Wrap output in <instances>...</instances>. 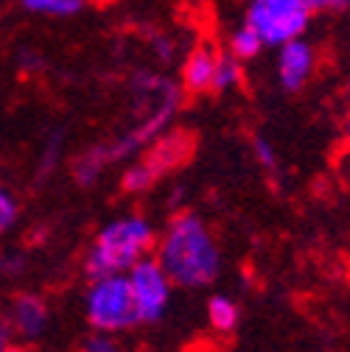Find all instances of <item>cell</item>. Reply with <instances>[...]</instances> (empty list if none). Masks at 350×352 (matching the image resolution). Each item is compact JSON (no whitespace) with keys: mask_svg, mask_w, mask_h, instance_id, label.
Masks as SVG:
<instances>
[{"mask_svg":"<svg viewBox=\"0 0 350 352\" xmlns=\"http://www.w3.org/2000/svg\"><path fill=\"white\" fill-rule=\"evenodd\" d=\"M154 257L174 288L199 291L222 274V246L196 212H174L157 235Z\"/></svg>","mask_w":350,"mask_h":352,"instance_id":"cell-1","label":"cell"},{"mask_svg":"<svg viewBox=\"0 0 350 352\" xmlns=\"http://www.w3.org/2000/svg\"><path fill=\"white\" fill-rule=\"evenodd\" d=\"M157 230L141 212H126L107 221L90 249L84 254V272L87 277H107V274H126L138 260L154 254Z\"/></svg>","mask_w":350,"mask_h":352,"instance_id":"cell-2","label":"cell"},{"mask_svg":"<svg viewBox=\"0 0 350 352\" xmlns=\"http://www.w3.org/2000/svg\"><path fill=\"white\" fill-rule=\"evenodd\" d=\"M84 319L101 333H129L141 327V314L126 274L93 277L84 291Z\"/></svg>","mask_w":350,"mask_h":352,"instance_id":"cell-3","label":"cell"},{"mask_svg":"<svg viewBox=\"0 0 350 352\" xmlns=\"http://www.w3.org/2000/svg\"><path fill=\"white\" fill-rule=\"evenodd\" d=\"M314 12L305 0H247L244 23L260 36L264 48H280L309 31Z\"/></svg>","mask_w":350,"mask_h":352,"instance_id":"cell-4","label":"cell"},{"mask_svg":"<svg viewBox=\"0 0 350 352\" xmlns=\"http://www.w3.org/2000/svg\"><path fill=\"white\" fill-rule=\"evenodd\" d=\"M126 280L132 285V296L141 314V324H157L171 307L174 283L165 274V269L157 263L154 254L138 260L132 269L126 272Z\"/></svg>","mask_w":350,"mask_h":352,"instance_id":"cell-5","label":"cell"},{"mask_svg":"<svg viewBox=\"0 0 350 352\" xmlns=\"http://www.w3.org/2000/svg\"><path fill=\"white\" fill-rule=\"evenodd\" d=\"M278 51V59H275V76H278V84L283 87L286 93H297L309 84L320 67V54L317 48L311 45L309 39H289L283 42Z\"/></svg>","mask_w":350,"mask_h":352,"instance_id":"cell-6","label":"cell"},{"mask_svg":"<svg viewBox=\"0 0 350 352\" xmlns=\"http://www.w3.org/2000/svg\"><path fill=\"white\" fill-rule=\"evenodd\" d=\"M6 316H9L12 333L31 341L48 330L51 307H48L45 296H39V294H17L6 307Z\"/></svg>","mask_w":350,"mask_h":352,"instance_id":"cell-7","label":"cell"},{"mask_svg":"<svg viewBox=\"0 0 350 352\" xmlns=\"http://www.w3.org/2000/svg\"><path fill=\"white\" fill-rule=\"evenodd\" d=\"M218 54L222 51H216L210 45H196L183 59V90L185 93H210Z\"/></svg>","mask_w":350,"mask_h":352,"instance_id":"cell-8","label":"cell"},{"mask_svg":"<svg viewBox=\"0 0 350 352\" xmlns=\"http://www.w3.org/2000/svg\"><path fill=\"white\" fill-rule=\"evenodd\" d=\"M191 151V138L183 131H163V135L152 143V151L146 154V160L160 170V176L171 168H177Z\"/></svg>","mask_w":350,"mask_h":352,"instance_id":"cell-9","label":"cell"},{"mask_svg":"<svg viewBox=\"0 0 350 352\" xmlns=\"http://www.w3.org/2000/svg\"><path fill=\"white\" fill-rule=\"evenodd\" d=\"M238 319H241V311H238V305L236 299H230L227 294H213L207 299V322L216 333H233L238 327Z\"/></svg>","mask_w":350,"mask_h":352,"instance_id":"cell-10","label":"cell"},{"mask_svg":"<svg viewBox=\"0 0 350 352\" xmlns=\"http://www.w3.org/2000/svg\"><path fill=\"white\" fill-rule=\"evenodd\" d=\"M157 179H160V170L149 160H141V162L126 165V170L121 173V188L129 196H141V193H149Z\"/></svg>","mask_w":350,"mask_h":352,"instance_id":"cell-11","label":"cell"},{"mask_svg":"<svg viewBox=\"0 0 350 352\" xmlns=\"http://www.w3.org/2000/svg\"><path fill=\"white\" fill-rule=\"evenodd\" d=\"M227 54L236 56L238 62H252V59H258L260 54H264V42H260V36L247 23H241L227 36Z\"/></svg>","mask_w":350,"mask_h":352,"instance_id":"cell-12","label":"cell"},{"mask_svg":"<svg viewBox=\"0 0 350 352\" xmlns=\"http://www.w3.org/2000/svg\"><path fill=\"white\" fill-rule=\"evenodd\" d=\"M241 84H244V62H238L236 56L222 51L216 62V76H213L210 93H233Z\"/></svg>","mask_w":350,"mask_h":352,"instance_id":"cell-13","label":"cell"},{"mask_svg":"<svg viewBox=\"0 0 350 352\" xmlns=\"http://www.w3.org/2000/svg\"><path fill=\"white\" fill-rule=\"evenodd\" d=\"M20 3L34 12V14H45V17H76L87 0H20Z\"/></svg>","mask_w":350,"mask_h":352,"instance_id":"cell-14","label":"cell"},{"mask_svg":"<svg viewBox=\"0 0 350 352\" xmlns=\"http://www.w3.org/2000/svg\"><path fill=\"white\" fill-rule=\"evenodd\" d=\"M17 221H20V201L6 185H0V235L14 230Z\"/></svg>","mask_w":350,"mask_h":352,"instance_id":"cell-15","label":"cell"},{"mask_svg":"<svg viewBox=\"0 0 350 352\" xmlns=\"http://www.w3.org/2000/svg\"><path fill=\"white\" fill-rule=\"evenodd\" d=\"M81 352H123V346H121V341H118L115 333L96 330L93 336H87L81 341Z\"/></svg>","mask_w":350,"mask_h":352,"instance_id":"cell-16","label":"cell"},{"mask_svg":"<svg viewBox=\"0 0 350 352\" xmlns=\"http://www.w3.org/2000/svg\"><path fill=\"white\" fill-rule=\"evenodd\" d=\"M252 151H255V160L260 162V168H264L267 173H278V151H275V146L267 140V138H255L252 140Z\"/></svg>","mask_w":350,"mask_h":352,"instance_id":"cell-17","label":"cell"},{"mask_svg":"<svg viewBox=\"0 0 350 352\" xmlns=\"http://www.w3.org/2000/svg\"><path fill=\"white\" fill-rule=\"evenodd\" d=\"M305 6L314 14L317 12H344L350 6V0H305Z\"/></svg>","mask_w":350,"mask_h":352,"instance_id":"cell-18","label":"cell"},{"mask_svg":"<svg viewBox=\"0 0 350 352\" xmlns=\"http://www.w3.org/2000/svg\"><path fill=\"white\" fill-rule=\"evenodd\" d=\"M12 338H14V333H12L9 316H6V311H0V344H9Z\"/></svg>","mask_w":350,"mask_h":352,"instance_id":"cell-19","label":"cell"},{"mask_svg":"<svg viewBox=\"0 0 350 352\" xmlns=\"http://www.w3.org/2000/svg\"><path fill=\"white\" fill-rule=\"evenodd\" d=\"M20 67L28 70V73H31V70H39V67H42V59H39L37 54H23V56H20Z\"/></svg>","mask_w":350,"mask_h":352,"instance_id":"cell-20","label":"cell"},{"mask_svg":"<svg viewBox=\"0 0 350 352\" xmlns=\"http://www.w3.org/2000/svg\"><path fill=\"white\" fill-rule=\"evenodd\" d=\"M344 143H347V148H350V118L344 120Z\"/></svg>","mask_w":350,"mask_h":352,"instance_id":"cell-21","label":"cell"},{"mask_svg":"<svg viewBox=\"0 0 350 352\" xmlns=\"http://www.w3.org/2000/svg\"><path fill=\"white\" fill-rule=\"evenodd\" d=\"M3 352H25V349H23V346H9V344H6V349H3Z\"/></svg>","mask_w":350,"mask_h":352,"instance_id":"cell-22","label":"cell"},{"mask_svg":"<svg viewBox=\"0 0 350 352\" xmlns=\"http://www.w3.org/2000/svg\"><path fill=\"white\" fill-rule=\"evenodd\" d=\"M347 98H350V81H347Z\"/></svg>","mask_w":350,"mask_h":352,"instance_id":"cell-23","label":"cell"}]
</instances>
